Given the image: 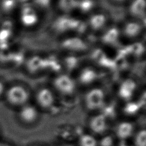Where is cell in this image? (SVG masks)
I'll use <instances>...</instances> for the list:
<instances>
[{"label": "cell", "mask_w": 146, "mask_h": 146, "mask_svg": "<svg viewBox=\"0 0 146 146\" xmlns=\"http://www.w3.org/2000/svg\"><path fill=\"white\" fill-rule=\"evenodd\" d=\"M29 99V91L23 83L16 80L8 81L2 100L7 106L19 108L27 104Z\"/></svg>", "instance_id": "1"}, {"label": "cell", "mask_w": 146, "mask_h": 146, "mask_svg": "<svg viewBox=\"0 0 146 146\" xmlns=\"http://www.w3.org/2000/svg\"><path fill=\"white\" fill-rule=\"evenodd\" d=\"M104 91L99 87H94L88 90L84 96V103L90 111L101 110L105 104Z\"/></svg>", "instance_id": "2"}, {"label": "cell", "mask_w": 146, "mask_h": 146, "mask_svg": "<svg viewBox=\"0 0 146 146\" xmlns=\"http://www.w3.org/2000/svg\"><path fill=\"white\" fill-rule=\"evenodd\" d=\"M52 86L56 91L65 96L72 95L76 90V83L73 78L67 74H59L52 81Z\"/></svg>", "instance_id": "3"}, {"label": "cell", "mask_w": 146, "mask_h": 146, "mask_svg": "<svg viewBox=\"0 0 146 146\" xmlns=\"http://www.w3.org/2000/svg\"><path fill=\"white\" fill-rule=\"evenodd\" d=\"M18 12L19 22L23 27H31L38 22V14L33 5L23 4Z\"/></svg>", "instance_id": "4"}, {"label": "cell", "mask_w": 146, "mask_h": 146, "mask_svg": "<svg viewBox=\"0 0 146 146\" xmlns=\"http://www.w3.org/2000/svg\"><path fill=\"white\" fill-rule=\"evenodd\" d=\"M17 117L22 123L32 124L38 119L39 112L35 106L27 103L19 108Z\"/></svg>", "instance_id": "5"}, {"label": "cell", "mask_w": 146, "mask_h": 146, "mask_svg": "<svg viewBox=\"0 0 146 146\" xmlns=\"http://www.w3.org/2000/svg\"><path fill=\"white\" fill-rule=\"evenodd\" d=\"M35 100L40 107L47 110L50 108L54 104L55 98L54 92L50 88L42 87L36 92Z\"/></svg>", "instance_id": "6"}, {"label": "cell", "mask_w": 146, "mask_h": 146, "mask_svg": "<svg viewBox=\"0 0 146 146\" xmlns=\"http://www.w3.org/2000/svg\"><path fill=\"white\" fill-rule=\"evenodd\" d=\"M137 88L136 82L131 78L124 80L119 85L117 95L121 100L128 102L133 96Z\"/></svg>", "instance_id": "7"}, {"label": "cell", "mask_w": 146, "mask_h": 146, "mask_svg": "<svg viewBox=\"0 0 146 146\" xmlns=\"http://www.w3.org/2000/svg\"><path fill=\"white\" fill-rule=\"evenodd\" d=\"M108 119L102 113L92 116L88 121V127L92 133L100 135L108 129Z\"/></svg>", "instance_id": "8"}, {"label": "cell", "mask_w": 146, "mask_h": 146, "mask_svg": "<svg viewBox=\"0 0 146 146\" xmlns=\"http://www.w3.org/2000/svg\"><path fill=\"white\" fill-rule=\"evenodd\" d=\"M142 24L137 20H131L125 22L121 28L120 34L129 39H133L139 36L142 31Z\"/></svg>", "instance_id": "9"}, {"label": "cell", "mask_w": 146, "mask_h": 146, "mask_svg": "<svg viewBox=\"0 0 146 146\" xmlns=\"http://www.w3.org/2000/svg\"><path fill=\"white\" fill-rule=\"evenodd\" d=\"M61 47L67 51L79 52L87 49V44L81 38L72 36L66 38L61 42Z\"/></svg>", "instance_id": "10"}, {"label": "cell", "mask_w": 146, "mask_h": 146, "mask_svg": "<svg viewBox=\"0 0 146 146\" xmlns=\"http://www.w3.org/2000/svg\"><path fill=\"white\" fill-rule=\"evenodd\" d=\"M134 132L133 124L127 121L120 122L115 129V136L120 140L124 141L130 138Z\"/></svg>", "instance_id": "11"}, {"label": "cell", "mask_w": 146, "mask_h": 146, "mask_svg": "<svg viewBox=\"0 0 146 146\" xmlns=\"http://www.w3.org/2000/svg\"><path fill=\"white\" fill-rule=\"evenodd\" d=\"M98 76V73L95 69L87 67L83 68L79 73L78 81L82 85L88 86L95 82Z\"/></svg>", "instance_id": "12"}, {"label": "cell", "mask_w": 146, "mask_h": 146, "mask_svg": "<svg viewBox=\"0 0 146 146\" xmlns=\"http://www.w3.org/2000/svg\"><path fill=\"white\" fill-rule=\"evenodd\" d=\"M107 18L104 13H95L92 14L88 22V25L94 31H99L105 27Z\"/></svg>", "instance_id": "13"}, {"label": "cell", "mask_w": 146, "mask_h": 146, "mask_svg": "<svg viewBox=\"0 0 146 146\" xmlns=\"http://www.w3.org/2000/svg\"><path fill=\"white\" fill-rule=\"evenodd\" d=\"M27 70L32 74L38 72L46 68V60L39 56H33L26 63Z\"/></svg>", "instance_id": "14"}, {"label": "cell", "mask_w": 146, "mask_h": 146, "mask_svg": "<svg viewBox=\"0 0 146 146\" xmlns=\"http://www.w3.org/2000/svg\"><path fill=\"white\" fill-rule=\"evenodd\" d=\"M145 0H132L128 7L129 14L134 18H142L145 15Z\"/></svg>", "instance_id": "15"}, {"label": "cell", "mask_w": 146, "mask_h": 146, "mask_svg": "<svg viewBox=\"0 0 146 146\" xmlns=\"http://www.w3.org/2000/svg\"><path fill=\"white\" fill-rule=\"evenodd\" d=\"M120 35V32L117 28L115 27H110L103 33L101 38L102 42L106 44H114L119 40Z\"/></svg>", "instance_id": "16"}, {"label": "cell", "mask_w": 146, "mask_h": 146, "mask_svg": "<svg viewBox=\"0 0 146 146\" xmlns=\"http://www.w3.org/2000/svg\"><path fill=\"white\" fill-rule=\"evenodd\" d=\"M17 0H0V13L3 15H9L18 6Z\"/></svg>", "instance_id": "17"}, {"label": "cell", "mask_w": 146, "mask_h": 146, "mask_svg": "<svg viewBox=\"0 0 146 146\" xmlns=\"http://www.w3.org/2000/svg\"><path fill=\"white\" fill-rule=\"evenodd\" d=\"M141 108L139 102L128 101L124 106L123 108V113L128 116H133L136 115L140 111Z\"/></svg>", "instance_id": "18"}, {"label": "cell", "mask_w": 146, "mask_h": 146, "mask_svg": "<svg viewBox=\"0 0 146 146\" xmlns=\"http://www.w3.org/2000/svg\"><path fill=\"white\" fill-rule=\"evenodd\" d=\"M98 141L92 135L85 133L79 137L78 144V146H98Z\"/></svg>", "instance_id": "19"}, {"label": "cell", "mask_w": 146, "mask_h": 146, "mask_svg": "<svg viewBox=\"0 0 146 146\" xmlns=\"http://www.w3.org/2000/svg\"><path fill=\"white\" fill-rule=\"evenodd\" d=\"M135 146H145L146 145V131L144 129L138 131L135 135L133 139Z\"/></svg>", "instance_id": "20"}, {"label": "cell", "mask_w": 146, "mask_h": 146, "mask_svg": "<svg viewBox=\"0 0 146 146\" xmlns=\"http://www.w3.org/2000/svg\"><path fill=\"white\" fill-rule=\"evenodd\" d=\"M94 6V2L91 0H82L78 1L76 7L83 13L90 11Z\"/></svg>", "instance_id": "21"}, {"label": "cell", "mask_w": 146, "mask_h": 146, "mask_svg": "<svg viewBox=\"0 0 146 146\" xmlns=\"http://www.w3.org/2000/svg\"><path fill=\"white\" fill-rule=\"evenodd\" d=\"M98 146H113L114 139L110 135H106L103 137L100 141H98Z\"/></svg>", "instance_id": "22"}, {"label": "cell", "mask_w": 146, "mask_h": 146, "mask_svg": "<svg viewBox=\"0 0 146 146\" xmlns=\"http://www.w3.org/2000/svg\"><path fill=\"white\" fill-rule=\"evenodd\" d=\"M51 0H33V4L35 7H40L42 9L47 8L51 4Z\"/></svg>", "instance_id": "23"}, {"label": "cell", "mask_w": 146, "mask_h": 146, "mask_svg": "<svg viewBox=\"0 0 146 146\" xmlns=\"http://www.w3.org/2000/svg\"><path fill=\"white\" fill-rule=\"evenodd\" d=\"M8 81L5 78L0 75V100H2L6 91Z\"/></svg>", "instance_id": "24"}, {"label": "cell", "mask_w": 146, "mask_h": 146, "mask_svg": "<svg viewBox=\"0 0 146 146\" xmlns=\"http://www.w3.org/2000/svg\"><path fill=\"white\" fill-rule=\"evenodd\" d=\"M0 146H13L11 144L7 143H5V142H1L0 141Z\"/></svg>", "instance_id": "25"}, {"label": "cell", "mask_w": 146, "mask_h": 146, "mask_svg": "<svg viewBox=\"0 0 146 146\" xmlns=\"http://www.w3.org/2000/svg\"><path fill=\"white\" fill-rule=\"evenodd\" d=\"M112 1L116 2V3H123V2H125L127 0H112Z\"/></svg>", "instance_id": "26"}, {"label": "cell", "mask_w": 146, "mask_h": 146, "mask_svg": "<svg viewBox=\"0 0 146 146\" xmlns=\"http://www.w3.org/2000/svg\"><path fill=\"white\" fill-rule=\"evenodd\" d=\"M117 146H129V145H127V144H120V145H117Z\"/></svg>", "instance_id": "27"}]
</instances>
